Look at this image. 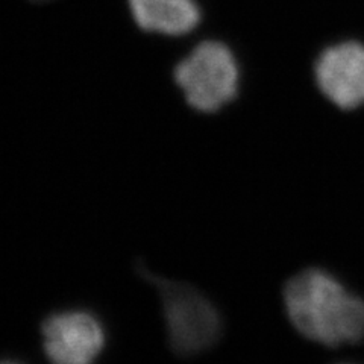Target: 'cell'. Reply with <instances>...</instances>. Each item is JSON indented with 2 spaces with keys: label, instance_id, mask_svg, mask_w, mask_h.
Instances as JSON below:
<instances>
[{
  "label": "cell",
  "instance_id": "cell-3",
  "mask_svg": "<svg viewBox=\"0 0 364 364\" xmlns=\"http://www.w3.org/2000/svg\"><path fill=\"white\" fill-rule=\"evenodd\" d=\"M175 79L190 107L214 112L237 96L238 65L225 44L203 41L176 65Z\"/></svg>",
  "mask_w": 364,
  "mask_h": 364
},
{
  "label": "cell",
  "instance_id": "cell-4",
  "mask_svg": "<svg viewBox=\"0 0 364 364\" xmlns=\"http://www.w3.org/2000/svg\"><path fill=\"white\" fill-rule=\"evenodd\" d=\"M43 346L52 364H95L105 346V331L91 313L70 310L46 318Z\"/></svg>",
  "mask_w": 364,
  "mask_h": 364
},
{
  "label": "cell",
  "instance_id": "cell-1",
  "mask_svg": "<svg viewBox=\"0 0 364 364\" xmlns=\"http://www.w3.org/2000/svg\"><path fill=\"white\" fill-rule=\"evenodd\" d=\"M284 302L294 328L317 343L340 346L364 337V302L323 270L291 278Z\"/></svg>",
  "mask_w": 364,
  "mask_h": 364
},
{
  "label": "cell",
  "instance_id": "cell-6",
  "mask_svg": "<svg viewBox=\"0 0 364 364\" xmlns=\"http://www.w3.org/2000/svg\"><path fill=\"white\" fill-rule=\"evenodd\" d=\"M136 25L144 31L182 36L198 26L200 9L195 0H129Z\"/></svg>",
  "mask_w": 364,
  "mask_h": 364
},
{
  "label": "cell",
  "instance_id": "cell-2",
  "mask_svg": "<svg viewBox=\"0 0 364 364\" xmlns=\"http://www.w3.org/2000/svg\"><path fill=\"white\" fill-rule=\"evenodd\" d=\"M141 277L156 287L163 302L168 343L181 357L196 355L218 343L222 317L213 302L190 284L166 279L139 266Z\"/></svg>",
  "mask_w": 364,
  "mask_h": 364
},
{
  "label": "cell",
  "instance_id": "cell-7",
  "mask_svg": "<svg viewBox=\"0 0 364 364\" xmlns=\"http://www.w3.org/2000/svg\"><path fill=\"white\" fill-rule=\"evenodd\" d=\"M0 364H20V363H16V361H0Z\"/></svg>",
  "mask_w": 364,
  "mask_h": 364
},
{
  "label": "cell",
  "instance_id": "cell-5",
  "mask_svg": "<svg viewBox=\"0 0 364 364\" xmlns=\"http://www.w3.org/2000/svg\"><path fill=\"white\" fill-rule=\"evenodd\" d=\"M316 81L322 93L343 109L364 104V46L341 43L328 48L316 64Z\"/></svg>",
  "mask_w": 364,
  "mask_h": 364
}]
</instances>
